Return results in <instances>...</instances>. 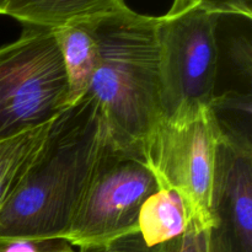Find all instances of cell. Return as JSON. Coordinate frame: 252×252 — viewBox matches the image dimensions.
Masks as SVG:
<instances>
[{
	"label": "cell",
	"instance_id": "obj_1",
	"mask_svg": "<svg viewBox=\"0 0 252 252\" xmlns=\"http://www.w3.org/2000/svg\"><path fill=\"white\" fill-rule=\"evenodd\" d=\"M106 139L102 113L89 94L57 116L38 155L0 211V238H65Z\"/></svg>",
	"mask_w": 252,
	"mask_h": 252
},
{
	"label": "cell",
	"instance_id": "obj_2",
	"mask_svg": "<svg viewBox=\"0 0 252 252\" xmlns=\"http://www.w3.org/2000/svg\"><path fill=\"white\" fill-rule=\"evenodd\" d=\"M88 21L100 53L88 94L98 103L111 142L144 158L162 125L160 17L126 5Z\"/></svg>",
	"mask_w": 252,
	"mask_h": 252
},
{
	"label": "cell",
	"instance_id": "obj_3",
	"mask_svg": "<svg viewBox=\"0 0 252 252\" xmlns=\"http://www.w3.org/2000/svg\"><path fill=\"white\" fill-rule=\"evenodd\" d=\"M162 123H179L211 106L218 74V15L172 1L159 16Z\"/></svg>",
	"mask_w": 252,
	"mask_h": 252
},
{
	"label": "cell",
	"instance_id": "obj_4",
	"mask_svg": "<svg viewBox=\"0 0 252 252\" xmlns=\"http://www.w3.org/2000/svg\"><path fill=\"white\" fill-rule=\"evenodd\" d=\"M68 106L53 30L24 26L19 38L0 46V140L52 122Z\"/></svg>",
	"mask_w": 252,
	"mask_h": 252
},
{
	"label": "cell",
	"instance_id": "obj_5",
	"mask_svg": "<svg viewBox=\"0 0 252 252\" xmlns=\"http://www.w3.org/2000/svg\"><path fill=\"white\" fill-rule=\"evenodd\" d=\"M159 189L147 160L117 148L107 134L93 179L64 239L74 248H93L138 231L140 207Z\"/></svg>",
	"mask_w": 252,
	"mask_h": 252
},
{
	"label": "cell",
	"instance_id": "obj_6",
	"mask_svg": "<svg viewBox=\"0 0 252 252\" xmlns=\"http://www.w3.org/2000/svg\"><path fill=\"white\" fill-rule=\"evenodd\" d=\"M220 140L211 108L179 123H162L144 158L159 187L179 192L196 225L212 226L211 193Z\"/></svg>",
	"mask_w": 252,
	"mask_h": 252
},
{
	"label": "cell",
	"instance_id": "obj_7",
	"mask_svg": "<svg viewBox=\"0 0 252 252\" xmlns=\"http://www.w3.org/2000/svg\"><path fill=\"white\" fill-rule=\"evenodd\" d=\"M211 213L219 252H252V148L219 140Z\"/></svg>",
	"mask_w": 252,
	"mask_h": 252
},
{
	"label": "cell",
	"instance_id": "obj_8",
	"mask_svg": "<svg viewBox=\"0 0 252 252\" xmlns=\"http://www.w3.org/2000/svg\"><path fill=\"white\" fill-rule=\"evenodd\" d=\"M126 6V0H6L4 15L22 26L56 30Z\"/></svg>",
	"mask_w": 252,
	"mask_h": 252
},
{
	"label": "cell",
	"instance_id": "obj_9",
	"mask_svg": "<svg viewBox=\"0 0 252 252\" xmlns=\"http://www.w3.org/2000/svg\"><path fill=\"white\" fill-rule=\"evenodd\" d=\"M69 88V102L75 103L88 94L98 68L100 53L88 20L53 30Z\"/></svg>",
	"mask_w": 252,
	"mask_h": 252
},
{
	"label": "cell",
	"instance_id": "obj_10",
	"mask_svg": "<svg viewBox=\"0 0 252 252\" xmlns=\"http://www.w3.org/2000/svg\"><path fill=\"white\" fill-rule=\"evenodd\" d=\"M193 225L189 204L175 189L160 187L140 207L138 231L149 248L176 240Z\"/></svg>",
	"mask_w": 252,
	"mask_h": 252
},
{
	"label": "cell",
	"instance_id": "obj_11",
	"mask_svg": "<svg viewBox=\"0 0 252 252\" xmlns=\"http://www.w3.org/2000/svg\"><path fill=\"white\" fill-rule=\"evenodd\" d=\"M51 123L0 140V211L10 201L43 147Z\"/></svg>",
	"mask_w": 252,
	"mask_h": 252
},
{
	"label": "cell",
	"instance_id": "obj_12",
	"mask_svg": "<svg viewBox=\"0 0 252 252\" xmlns=\"http://www.w3.org/2000/svg\"><path fill=\"white\" fill-rule=\"evenodd\" d=\"M209 108L220 133V139L252 148L251 91L228 90L216 95Z\"/></svg>",
	"mask_w": 252,
	"mask_h": 252
},
{
	"label": "cell",
	"instance_id": "obj_13",
	"mask_svg": "<svg viewBox=\"0 0 252 252\" xmlns=\"http://www.w3.org/2000/svg\"><path fill=\"white\" fill-rule=\"evenodd\" d=\"M226 56L233 73L251 85L252 79V43L249 34L231 36L226 43Z\"/></svg>",
	"mask_w": 252,
	"mask_h": 252
},
{
	"label": "cell",
	"instance_id": "obj_14",
	"mask_svg": "<svg viewBox=\"0 0 252 252\" xmlns=\"http://www.w3.org/2000/svg\"><path fill=\"white\" fill-rule=\"evenodd\" d=\"M161 252H216L212 226L193 225L184 236L160 246Z\"/></svg>",
	"mask_w": 252,
	"mask_h": 252
},
{
	"label": "cell",
	"instance_id": "obj_15",
	"mask_svg": "<svg viewBox=\"0 0 252 252\" xmlns=\"http://www.w3.org/2000/svg\"><path fill=\"white\" fill-rule=\"evenodd\" d=\"M69 245L71 244L62 238H0V252H58Z\"/></svg>",
	"mask_w": 252,
	"mask_h": 252
},
{
	"label": "cell",
	"instance_id": "obj_16",
	"mask_svg": "<svg viewBox=\"0 0 252 252\" xmlns=\"http://www.w3.org/2000/svg\"><path fill=\"white\" fill-rule=\"evenodd\" d=\"M192 4L218 16H238L252 20V0H174Z\"/></svg>",
	"mask_w": 252,
	"mask_h": 252
},
{
	"label": "cell",
	"instance_id": "obj_17",
	"mask_svg": "<svg viewBox=\"0 0 252 252\" xmlns=\"http://www.w3.org/2000/svg\"><path fill=\"white\" fill-rule=\"evenodd\" d=\"M79 252H161V249L160 246H157V248L147 246L139 231H134L122 238L116 239L106 245L81 248L79 249Z\"/></svg>",
	"mask_w": 252,
	"mask_h": 252
},
{
	"label": "cell",
	"instance_id": "obj_18",
	"mask_svg": "<svg viewBox=\"0 0 252 252\" xmlns=\"http://www.w3.org/2000/svg\"><path fill=\"white\" fill-rule=\"evenodd\" d=\"M5 5H6V0H0V15H4Z\"/></svg>",
	"mask_w": 252,
	"mask_h": 252
},
{
	"label": "cell",
	"instance_id": "obj_19",
	"mask_svg": "<svg viewBox=\"0 0 252 252\" xmlns=\"http://www.w3.org/2000/svg\"><path fill=\"white\" fill-rule=\"evenodd\" d=\"M58 252H75V250H74L73 245H69V246H66V248L62 249V250L58 251Z\"/></svg>",
	"mask_w": 252,
	"mask_h": 252
},
{
	"label": "cell",
	"instance_id": "obj_20",
	"mask_svg": "<svg viewBox=\"0 0 252 252\" xmlns=\"http://www.w3.org/2000/svg\"><path fill=\"white\" fill-rule=\"evenodd\" d=\"M212 239H213V236H212ZM213 244H214V240H213ZM214 249H216V252H219V250H218V249H217L216 244H214Z\"/></svg>",
	"mask_w": 252,
	"mask_h": 252
}]
</instances>
